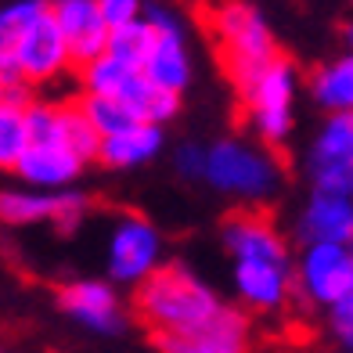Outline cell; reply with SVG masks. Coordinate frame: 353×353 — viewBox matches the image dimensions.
I'll use <instances>...</instances> for the list:
<instances>
[{"mask_svg": "<svg viewBox=\"0 0 353 353\" xmlns=\"http://www.w3.org/2000/svg\"><path fill=\"white\" fill-rule=\"evenodd\" d=\"M26 101H29V94H11L0 105V170H14L22 163V155L29 152V144H33Z\"/></svg>", "mask_w": 353, "mask_h": 353, "instance_id": "cell-20", "label": "cell"}, {"mask_svg": "<svg viewBox=\"0 0 353 353\" xmlns=\"http://www.w3.org/2000/svg\"><path fill=\"white\" fill-rule=\"evenodd\" d=\"M238 105H242V119L256 141L278 144L292 134L296 123V94H299V69L292 58H270L267 65L249 72L242 83H234Z\"/></svg>", "mask_w": 353, "mask_h": 353, "instance_id": "cell-5", "label": "cell"}, {"mask_svg": "<svg viewBox=\"0 0 353 353\" xmlns=\"http://www.w3.org/2000/svg\"><path fill=\"white\" fill-rule=\"evenodd\" d=\"M231 281L238 307L252 314H281L296 299V260L288 252H249L231 256Z\"/></svg>", "mask_w": 353, "mask_h": 353, "instance_id": "cell-7", "label": "cell"}, {"mask_svg": "<svg viewBox=\"0 0 353 353\" xmlns=\"http://www.w3.org/2000/svg\"><path fill=\"white\" fill-rule=\"evenodd\" d=\"M343 40H346V47L353 51V14H350V22L343 26Z\"/></svg>", "mask_w": 353, "mask_h": 353, "instance_id": "cell-27", "label": "cell"}, {"mask_svg": "<svg viewBox=\"0 0 353 353\" xmlns=\"http://www.w3.org/2000/svg\"><path fill=\"white\" fill-rule=\"evenodd\" d=\"M76 101H79L83 116L94 123V130H98L101 137L116 134V130H123V126H130L137 119L126 105L112 101V98H98V94H76Z\"/></svg>", "mask_w": 353, "mask_h": 353, "instance_id": "cell-22", "label": "cell"}, {"mask_svg": "<svg viewBox=\"0 0 353 353\" xmlns=\"http://www.w3.org/2000/svg\"><path fill=\"white\" fill-rule=\"evenodd\" d=\"M307 90L321 112L328 116H353V51H346L339 58L317 65L307 76Z\"/></svg>", "mask_w": 353, "mask_h": 353, "instance_id": "cell-19", "label": "cell"}, {"mask_svg": "<svg viewBox=\"0 0 353 353\" xmlns=\"http://www.w3.org/2000/svg\"><path fill=\"white\" fill-rule=\"evenodd\" d=\"M285 170L278 155L263 141H242V137H223L210 144L205 159V184L213 191L249 205H263L281 191Z\"/></svg>", "mask_w": 353, "mask_h": 353, "instance_id": "cell-4", "label": "cell"}, {"mask_svg": "<svg viewBox=\"0 0 353 353\" xmlns=\"http://www.w3.org/2000/svg\"><path fill=\"white\" fill-rule=\"evenodd\" d=\"M0 58H4V43H0Z\"/></svg>", "mask_w": 353, "mask_h": 353, "instance_id": "cell-29", "label": "cell"}, {"mask_svg": "<svg viewBox=\"0 0 353 353\" xmlns=\"http://www.w3.org/2000/svg\"><path fill=\"white\" fill-rule=\"evenodd\" d=\"M307 176L321 191L353 195V116H328L307 148Z\"/></svg>", "mask_w": 353, "mask_h": 353, "instance_id": "cell-13", "label": "cell"}, {"mask_svg": "<svg viewBox=\"0 0 353 353\" xmlns=\"http://www.w3.org/2000/svg\"><path fill=\"white\" fill-rule=\"evenodd\" d=\"M98 8L105 14L108 29H119L126 22L144 19V0H98Z\"/></svg>", "mask_w": 353, "mask_h": 353, "instance_id": "cell-26", "label": "cell"}, {"mask_svg": "<svg viewBox=\"0 0 353 353\" xmlns=\"http://www.w3.org/2000/svg\"><path fill=\"white\" fill-rule=\"evenodd\" d=\"M51 14L58 19L61 33H65L76 69L87 65L90 58L108 51V22L98 8V0H51Z\"/></svg>", "mask_w": 353, "mask_h": 353, "instance_id": "cell-16", "label": "cell"}, {"mask_svg": "<svg viewBox=\"0 0 353 353\" xmlns=\"http://www.w3.org/2000/svg\"><path fill=\"white\" fill-rule=\"evenodd\" d=\"M296 242H353V195L314 188L296 216Z\"/></svg>", "mask_w": 353, "mask_h": 353, "instance_id": "cell-15", "label": "cell"}, {"mask_svg": "<svg viewBox=\"0 0 353 353\" xmlns=\"http://www.w3.org/2000/svg\"><path fill=\"white\" fill-rule=\"evenodd\" d=\"M69 72H76V58L51 8L37 22H29L14 40L4 43L0 76L8 79V87L14 94H33L43 87H54Z\"/></svg>", "mask_w": 353, "mask_h": 353, "instance_id": "cell-3", "label": "cell"}, {"mask_svg": "<svg viewBox=\"0 0 353 353\" xmlns=\"http://www.w3.org/2000/svg\"><path fill=\"white\" fill-rule=\"evenodd\" d=\"M353 285V249L343 242H307L296 256V299L310 310H328Z\"/></svg>", "mask_w": 353, "mask_h": 353, "instance_id": "cell-9", "label": "cell"}, {"mask_svg": "<svg viewBox=\"0 0 353 353\" xmlns=\"http://www.w3.org/2000/svg\"><path fill=\"white\" fill-rule=\"evenodd\" d=\"M202 26L231 83H242L249 72L281 54L274 29L249 0H210L202 4Z\"/></svg>", "mask_w": 353, "mask_h": 353, "instance_id": "cell-2", "label": "cell"}, {"mask_svg": "<svg viewBox=\"0 0 353 353\" xmlns=\"http://www.w3.org/2000/svg\"><path fill=\"white\" fill-rule=\"evenodd\" d=\"M0 353H11V350H4V346H0Z\"/></svg>", "mask_w": 353, "mask_h": 353, "instance_id": "cell-30", "label": "cell"}, {"mask_svg": "<svg viewBox=\"0 0 353 353\" xmlns=\"http://www.w3.org/2000/svg\"><path fill=\"white\" fill-rule=\"evenodd\" d=\"M87 195L76 188L69 191H43V188H0V223L11 228H33V223H51L54 231L72 234L87 216Z\"/></svg>", "mask_w": 353, "mask_h": 353, "instance_id": "cell-10", "label": "cell"}, {"mask_svg": "<svg viewBox=\"0 0 353 353\" xmlns=\"http://www.w3.org/2000/svg\"><path fill=\"white\" fill-rule=\"evenodd\" d=\"M325 314H328L332 339L339 343V346H346V350H353V285L346 288V296L335 299Z\"/></svg>", "mask_w": 353, "mask_h": 353, "instance_id": "cell-24", "label": "cell"}, {"mask_svg": "<svg viewBox=\"0 0 353 353\" xmlns=\"http://www.w3.org/2000/svg\"><path fill=\"white\" fill-rule=\"evenodd\" d=\"M11 94H14V90L8 87V79H4V76H0V105H4V101L11 98Z\"/></svg>", "mask_w": 353, "mask_h": 353, "instance_id": "cell-28", "label": "cell"}, {"mask_svg": "<svg viewBox=\"0 0 353 353\" xmlns=\"http://www.w3.org/2000/svg\"><path fill=\"white\" fill-rule=\"evenodd\" d=\"M148 22L155 26V47L144 61V76L159 83L163 90L184 94L191 83V47H188V22L166 4H148L144 8Z\"/></svg>", "mask_w": 353, "mask_h": 353, "instance_id": "cell-11", "label": "cell"}, {"mask_svg": "<svg viewBox=\"0 0 353 353\" xmlns=\"http://www.w3.org/2000/svg\"><path fill=\"white\" fill-rule=\"evenodd\" d=\"M205 159H210V148L188 141L173 152V170L181 173L184 181H205Z\"/></svg>", "mask_w": 353, "mask_h": 353, "instance_id": "cell-25", "label": "cell"}, {"mask_svg": "<svg viewBox=\"0 0 353 353\" xmlns=\"http://www.w3.org/2000/svg\"><path fill=\"white\" fill-rule=\"evenodd\" d=\"M79 79V94H98V98H112L134 112L137 119H148V123H170L176 112H181V94L163 90L159 83H152L144 69L130 65L116 54H98L90 58L87 65L76 69Z\"/></svg>", "mask_w": 353, "mask_h": 353, "instance_id": "cell-6", "label": "cell"}, {"mask_svg": "<svg viewBox=\"0 0 353 353\" xmlns=\"http://www.w3.org/2000/svg\"><path fill=\"white\" fill-rule=\"evenodd\" d=\"M87 159L69 144H29V152L22 155V163L14 166L19 181L29 188H43V191H69L76 181L83 176Z\"/></svg>", "mask_w": 353, "mask_h": 353, "instance_id": "cell-17", "label": "cell"}, {"mask_svg": "<svg viewBox=\"0 0 353 353\" xmlns=\"http://www.w3.org/2000/svg\"><path fill=\"white\" fill-rule=\"evenodd\" d=\"M134 314L152 335H170L199 325L223 303L195 270L184 263H163L152 278L134 288Z\"/></svg>", "mask_w": 353, "mask_h": 353, "instance_id": "cell-1", "label": "cell"}, {"mask_svg": "<svg viewBox=\"0 0 353 353\" xmlns=\"http://www.w3.org/2000/svg\"><path fill=\"white\" fill-rule=\"evenodd\" d=\"M152 47H155V26L148 22V14H144V19H137V22H126V26H119V29H112V33H108V54L130 61V65H137V69H144V61H148Z\"/></svg>", "mask_w": 353, "mask_h": 353, "instance_id": "cell-21", "label": "cell"}, {"mask_svg": "<svg viewBox=\"0 0 353 353\" xmlns=\"http://www.w3.org/2000/svg\"><path fill=\"white\" fill-rule=\"evenodd\" d=\"M163 267V234L141 213L116 216L105 242V270L108 281L137 288L144 278H152Z\"/></svg>", "mask_w": 353, "mask_h": 353, "instance_id": "cell-8", "label": "cell"}, {"mask_svg": "<svg viewBox=\"0 0 353 353\" xmlns=\"http://www.w3.org/2000/svg\"><path fill=\"white\" fill-rule=\"evenodd\" d=\"M58 307L87 332L116 335L126 328V307L116 292V281H101V278L65 281L58 288Z\"/></svg>", "mask_w": 353, "mask_h": 353, "instance_id": "cell-14", "label": "cell"}, {"mask_svg": "<svg viewBox=\"0 0 353 353\" xmlns=\"http://www.w3.org/2000/svg\"><path fill=\"white\" fill-rule=\"evenodd\" d=\"M159 353H249L252 321L245 307H223L199 325L170 335H152Z\"/></svg>", "mask_w": 353, "mask_h": 353, "instance_id": "cell-12", "label": "cell"}, {"mask_svg": "<svg viewBox=\"0 0 353 353\" xmlns=\"http://www.w3.org/2000/svg\"><path fill=\"white\" fill-rule=\"evenodd\" d=\"M47 8H51V0H8V4L0 8V43L14 40L29 22H37Z\"/></svg>", "mask_w": 353, "mask_h": 353, "instance_id": "cell-23", "label": "cell"}, {"mask_svg": "<svg viewBox=\"0 0 353 353\" xmlns=\"http://www.w3.org/2000/svg\"><path fill=\"white\" fill-rule=\"evenodd\" d=\"M163 152V126L148 119H134L130 126L101 137L98 163L108 170H134Z\"/></svg>", "mask_w": 353, "mask_h": 353, "instance_id": "cell-18", "label": "cell"}]
</instances>
